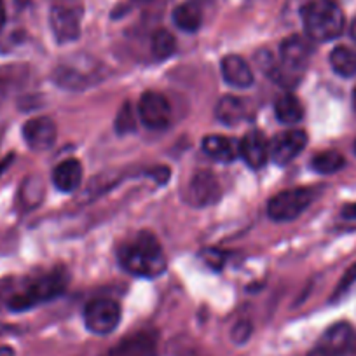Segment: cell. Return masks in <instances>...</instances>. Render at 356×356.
I'll return each instance as SVG.
<instances>
[{"label":"cell","mask_w":356,"mask_h":356,"mask_svg":"<svg viewBox=\"0 0 356 356\" xmlns=\"http://www.w3.org/2000/svg\"><path fill=\"white\" fill-rule=\"evenodd\" d=\"M119 262L126 271L142 278H156L166 269L163 248L152 232H140L119 248Z\"/></svg>","instance_id":"6da1fadb"},{"label":"cell","mask_w":356,"mask_h":356,"mask_svg":"<svg viewBox=\"0 0 356 356\" xmlns=\"http://www.w3.org/2000/svg\"><path fill=\"white\" fill-rule=\"evenodd\" d=\"M304 29L309 39L328 42L344 30V15L332 0H311L302 8Z\"/></svg>","instance_id":"7a4b0ae2"},{"label":"cell","mask_w":356,"mask_h":356,"mask_svg":"<svg viewBox=\"0 0 356 356\" xmlns=\"http://www.w3.org/2000/svg\"><path fill=\"white\" fill-rule=\"evenodd\" d=\"M67 273L58 269V271H53L51 275H46L40 280H37V282H33L26 292L13 297L9 300V307L13 311L30 309L35 304L44 302V300H51L60 296V293H63V290L67 289Z\"/></svg>","instance_id":"3957f363"},{"label":"cell","mask_w":356,"mask_h":356,"mask_svg":"<svg viewBox=\"0 0 356 356\" xmlns=\"http://www.w3.org/2000/svg\"><path fill=\"white\" fill-rule=\"evenodd\" d=\"M314 194L311 189H290L283 191L278 196L273 197L267 204V213L275 222H290L296 220L300 213L307 210L313 201Z\"/></svg>","instance_id":"277c9868"},{"label":"cell","mask_w":356,"mask_h":356,"mask_svg":"<svg viewBox=\"0 0 356 356\" xmlns=\"http://www.w3.org/2000/svg\"><path fill=\"white\" fill-rule=\"evenodd\" d=\"M356 353V332L351 325L337 323L328 328L309 356H351Z\"/></svg>","instance_id":"5b68a950"},{"label":"cell","mask_w":356,"mask_h":356,"mask_svg":"<svg viewBox=\"0 0 356 356\" xmlns=\"http://www.w3.org/2000/svg\"><path fill=\"white\" fill-rule=\"evenodd\" d=\"M119 321H121V307L115 300L95 299L84 309V323L93 334H111L118 328Z\"/></svg>","instance_id":"8992f818"},{"label":"cell","mask_w":356,"mask_h":356,"mask_svg":"<svg viewBox=\"0 0 356 356\" xmlns=\"http://www.w3.org/2000/svg\"><path fill=\"white\" fill-rule=\"evenodd\" d=\"M138 118L150 129L166 128L171 119L170 102L163 95L152 91L142 95L138 102Z\"/></svg>","instance_id":"52a82bcc"},{"label":"cell","mask_w":356,"mask_h":356,"mask_svg":"<svg viewBox=\"0 0 356 356\" xmlns=\"http://www.w3.org/2000/svg\"><path fill=\"white\" fill-rule=\"evenodd\" d=\"M218 197H220V186L213 173L201 170L191 177L189 187H187V201L193 207H211L217 203Z\"/></svg>","instance_id":"ba28073f"},{"label":"cell","mask_w":356,"mask_h":356,"mask_svg":"<svg viewBox=\"0 0 356 356\" xmlns=\"http://www.w3.org/2000/svg\"><path fill=\"white\" fill-rule=\"evenodd\" d=\"M306 145V133H304L302 129H290V131L278 135L271 143H269V157H271L276 164L283 166V164L296 159V157L302 152Z\"/></svg>","instance_id":"9c48e42d"},{"label":"cell","mask_w":356,"mask_h":356,"mask_svg":"<svg viewBox=\"0 0 356 356\" xmlns=\"http://www.w3.org/2000/svg\"><path fill=\"white\" fill-rule=\"evenodd\" d=\"M23 138L26 145L35 152L49 150L56 142V124L49 118L30 119L23 126Z\"/></svg>","instance_id":"30bf717a"},{"label":"cell","mask_w":356,"mask_h":356,"mask_svg":"<svg viewBox=\"0 0 356 356\" xmlns=\"http://www.w3.org/2000/svg\"><path fill=\"white\" fill-rule=\"evenodd\" d=\"M311 53H313V46L307 39L300 35L289 37L282 42L280 46V56H282V63L285 67H289L290 70L299 72L302 74V70L306 68L307 61H309Z\"/></svg>","instance_id":"8fae6325"},{"label":"cell","mask_w":356,"mask_h":356,"mask_svg":"<svg viewBox=\"0 0 356 356\" xmlns=\"http://www.w3.org/2000/svg\"><path fill=\"white\" fill-rule=\"evenodd\" d=\"M51 30H53L58 42H72L81 35L77 15L72 9L56 6V8L51 9Z\"/></svg>","instance_id":"7c38bea8"},{"label":"cell","mask_w":356,"mask_h":356,"mask_svg":"<svg viewBox=\"0 0 356 356\" xmlns=\"http://www.w3.org/2000/svg\"><path fill=\"white\" fill-rule=\"evenodd\" d=\"M239 156L253 170H259L269 159V143L260 131H250L239 142Z\"/></svg>","instance_id":"4fadbf2b"},{"label":"cell","mask_w":356,"mask_h":356,"mask_svg":"<svg viewBox=\"0 0 356 356\" xmlns=\"http://www.w3.org/2000/svg\"><path fill=\"white\" fill-rule=\"evenodd\" d=\"M222 75L229 86L238 89L250 88L253 84V72L245 60L238 54H229L222 60Z\"/></svg>","instance_id":"5bb4252c"},{"label":"cell","mask_w":356,"mask_h":356,"mask_svg":"<svg viewBox=\"0 0 356 356\" xmlns=\"http://www.w3.org/2000/svg\"><path fill=\"white\" fill-rule=\"evenodd\" d=\"M82 180V166L77 159H65L54 168L53 184L61 193H74Z\"/></svg>","instance_id":"9a60e30c"},{"label":"cell","mask_w":356,"mask_h":356,"mask_svg":"<svg viewBox=\"0 0 356 356\" xmlns=\"http://www.w3.org/2000/svg\"><path fill=\"white\" fill-rule=\"evenodd\" d=\"M108 356H156V341L149 334H136L115 346Z\"/></svg>","instance_id":"2e32d148"},{"label":"cell","mask_w":356,"mask_h":356,"mask_svg":"<svg viewBox=\"0 0 356 356\" xmlns=\"http://www.w3.org/2000/svg\"><path fill=\"white\" fill-rule=\"evenodd\" d=\"M203 150L211 159L220 161V163H231L239 154V147H236V143L231 138L218 135L207 136L203 140Z\"/></svg>","instance_id":"e0dca14e"},{"label":"cell","mask_w":356,"mask_h":356,"mask_svg":"<svg viewBox=\"0 0 356 356\" xmlns=\"http://www.w3.org/2000/svg\"><path fill=\"white\" fill-rule=\"evenodd\" d=\"M173 23L184 32H196L203 23V13L201 8L194 2H186L175 8Z\"/></svg>","instance_id":"ac0fdd59"},{"label":"cell","mask_w":356,"mask_h":356,"mask_svg":"<svg viewBox=\"0 0 356 356\" xmlns=\"http://www.w3.org/2000/svg\"><path fill=\"white\" fill-rule=\"evenodd\" d=\"M275 114L278 118V121L283 122V124H296V122H299L302 119L304 108L299 98L286 93L276 100Z\"/></svg>","instance_id":"d6986e66"},{"label":"cell","mask_w":356,"mask_h":356,"mask_svg":"<svg viewBox=\"0 0 356 356\" xmlns=\"http://www.w3.org/2000/svg\"><path fill=\"white\" fill-rule=\"evenodd\" d=\"M245 104H243L239 98L234 97H225L222 98L217 104L215 108V115L220 122H224L225 126H236L245 119Z\"/></svg>","instance_id":"ffe728a7"},{"label":"cell","mask_w":356,"mask_h":356,"mask_svg":"<svg viewBox=\"0 0 356 356\" xmlns=\"http://www.w3.org/2000/svg\"><path fill=\"white\" fill-rule=\"evenodd\" d=\"M330 65L342 77H356V51L346 46L335 47L330 53Z\"/></svg>","instance_id":"44dd1931"},{"label":"cell","mask_w":356,"mask_h":356,"mask_svg":"<svg viewBox=\"0 0 356 356\" xmlns=\"http://www.w3.org/2000/svg\"><path fill=\"white\" fill-rule=\"evenodd\" d=\"M346 164L344 156L339 154L337 150H325V152L318 154V156L313 157L311 161V166H313L314 171L321 175H330L335 173V171L342 170Z\"/></svg>","instance_id":"7402d4cb"},{"label":"cell","mask_w":356,"mask_h":356,"mask_svg":"<svg viewBox=\"0 0 356 356\" xmlns=\"http://www.w3.org/2000/svg\"><path fill=\"white\" fill-rule=\"evenodd\" d=\"M177 49V40L171 35L168 30H157L152 35V53L156 54L159 60L170 58Z\"/></svg>","instance_id":"603a6c76"},{"label":"cell","mask_w":356,"mask_h":356,"mask_svg":"<svg viewBox=\"0 0 356 356\" xmlns=\"http://www.w3.org/2000/svg\"><path fill=\"white\" fill-rule=\"evenodd\" d=\"M115 129H118L119 135H128V133H133L136 129V119L129 104H126L119 111L118 119H115Z\"/></svg>","instance_id":"cb8c5ba5"},{"label":"cell","mask_w":356,"mask_h":356,"mask_svg":"<svg viewBox=\"0 0 356 356\" xmlns=\"http://www.w3.org/2000/svg\"><path fill=\"white\" fill-rule=\"evenodd\" d=\"M250 330H252V325H250L248 321H241V323L236 325L234 330H232V341L241 344V342H245L246 339L250 337Z\"/></svg>","instance_id":"d4e9b609"},{"label":"cell","mask_w":356,"mask_h":356,"mask_svg":"<svg viewBox=\"0 0 356 356\" xmlns=\"http://www.w3.org/2000/svg\"><path fill=\"white\" fill-rule=\"evenodd\" d=\"M355 282H356V266H353L351 269H349V271L346 273L344 280H342V283H341V285H339L337 292H344V290L348 289V286L351 285V283H355Z\"/></svg>","instance_id":"484cf974"},{"label":"cell","mask_w":356,"mask_h":356,"mask_svg":"<svg viewBox=\"0 0 356 356\" xmlns=\"http://www.w3.org/2000/svg\"><path fill=\"white\" fill-rule=\"evenodd\" d=\"M342 215H344L346 218H356V204H348V207L344 208V211H342Z\"/></svg>","instance_id":"4316f807"},{"label":"cell","mask_w":356,"mask_h":356,"mask_svg":"<svg viewBox=\"0 0 356 356\" xmlns=\"http://www.w3.org/2000/svg\"><path fill=\"white\" fill-rule=\"evenodd\" d=\"M6 25V8H4V2L0 0V30L4 29Z\"/></svg>","instance_id":"83f0119b"},{"label":"cell","mask_w":356,"mask_h":356,"mask_svg":"<svg viewBox=\"0 0 356 356\" xmlns=\"http://www.w3.org/2000/svg\"><path fill=\"white\" fill-rule=\"evenodd\" d=\"M0 356H15V349L9 346H0Z\"/></svg>","instance_id":"f1b7e54d"},{"label":"cell","mask_w":356,"mask_h":356,"mask_svg":"<svg viewBox=\"0 0 356 356\" xmlns=\"http://www.w3.org/2000/svg\"><path fill=\"white\" fill-rule=\"evenodd\" d=\"M349 33H351V39L356 42V19H355V22H353L351 30H349Z\"/></svg>","instance_id":"f546056e"},{"label":"cell","mask_w":356,"mask_h":356,"mask_svg":"<svg viewBox=\"0 0 356 356\" xmlns=\"http://www.w3.org/2000/svg\"><path fill=\"white\" fill-rule=\"evenodd\" d=\"M353 105H355V108H356V88H355V91H353Z\"/></svg>","instance_id":"4dcf8cb0"},{"label":"cell","mask_w":356,"mask_h":356,"mask_svg":"<svg viewBox=\"0 0 356 356\" xmlns=\"http://www.w3.org/2000/svg\"><path fill=\"white\" fill-rule=\"evenodd\" d=\"M135 2H149V0H135Z\"/></svg>","instance_id":"1f68e13d"},{"label":"cell","mask_w":356,"mask_h":356,"mask_svg":"<svg viewBox=\"0 0 356 356\" xmlns=\"http://www.w3.org/2000/svg\"><path fill=\"white\" fill-rule=\"evenodd\" d=\"M355 152H356V142H355Z\"/></svg>","instance_id":"d6a6232c"}]
</instances>
